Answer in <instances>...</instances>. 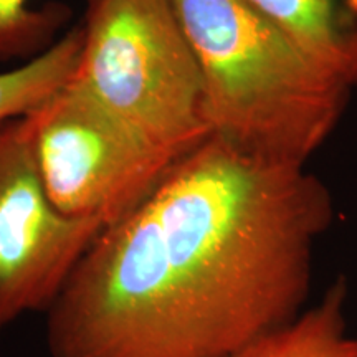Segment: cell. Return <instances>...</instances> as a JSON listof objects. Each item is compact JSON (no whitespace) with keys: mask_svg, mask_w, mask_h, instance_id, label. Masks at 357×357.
<instances>
[{"mask_svg":"<svg viewBox=\"0 0 357 357\" xmlns=\"http://www.w3.org/2000/svg\"><path fill=\"white\" fill-rule=\"evenodd\" d=\"M347 281L339 276L314 306L231 357H357V336L347 323Z\"/></svg>","mask_w":357,"mask_h":357,"instance_id":"obj_7","label":"cell"},{"mask_svg":"<svg viewBox=\"0 0 357 357\" xmlns=\"http://www.w3.org/2000/svg\"><path fill=\"white\" fill-rule=\"evenodd\" d=\"M29 116L53 205L105 230L136 211L181 160L132 131L73 78Z\"/></svg>","mask_w":357,"mask_h":357,"instance_id":"obj_4","label":"cell"},{"mask_svg":"<svg viewBox=\"0 0 357 357\" xmlns=\"http://www.w3.org/2000/svg\"><path fill=\"white\" fill-rule=\"evenodd\" d=\"M71 8L61 2L33 7L29 0H0V60H32L56 42Z\"/></svg>","mask_w":357,"mask_h":357,"instance_id":"obj_9","label":"cell"},{"mask_svg":"<svg viewBox=\"0 0 357 357\" xmlns=\"http://www.w3.org/2000/svg\"><path fill=\"white\" fill-rule=\"evenodd\" d=\"M307 58L357 88V0H248Z\"/></svg>","mask_w":357,"mask_h":357,"instance_id":"obj_6","label":"cell"},{"mask_svg":"<svg viewBox=\"0 0 357 357\" xmlns=\"http://www.w3.org/2000/svg\"><path fill=\"white\" fill-rule=\"evenodd\" d=\"M333 218L305 166L208 136L91 245L47 312L50 357H231L306 310Z\"/></svg>","mask_w":357,"mask_h":357,"instance_id":"obj_1","label":"cell"},{"mask_svg":"<svg viewBox=\"0 0 357 357\" xmlns=\"http://www.w3.org/2000/svg\"><path fill=\"white\" fill-rule=\"evenodd\" d=\"M102 230L48 197L30 116L0 123V337L22 316L52 310Z\"/></svg>","mask_w":357,"mask_h":357,"instance_id":"obj_5","label":"cell"},{"mask_svg":"<svg viewBox=\"0 0 357 357\" xmlns=\"http://www.w3.org/2000/svg\"><path fill=\"white\" fill-rule=\"evenodd\" d=\"M73 79L154 147L182 159L211 136L194 48L172 0H86Z\"/></svg>","mask_w":357,"mask_h":357,"instance_id":"obj_3","label":"cell"},{"mask_svg":"<svg viewBox=\"0 0 357 357\" xmlns=\"http://www.w3.org/2000/svg\"><path fill=\"white\" fill-rule=\"evenodd\" d=\"M194 48L211 136L273 162L305 166L351 89L321 70L248 0H172Z\"/></svg>","mask_w":357,"mask_h":357,"instance_id":"obj_2","label":"cell"},{"mask_svg":"<svg viewBox=\"0 0 357 357\" xmlns=\"http://www.w3.org/2000/svg\"><path fill=\"white\" fill-rule=\"evenodd\" d=\"M82 48L79 24L38 56L0 73V123L30 114L65 86L77 71Z\"/></svg>","mask_w":357,"mask_h":357,"instance_id":"obj_8","label":"cell"}]
</instances>
